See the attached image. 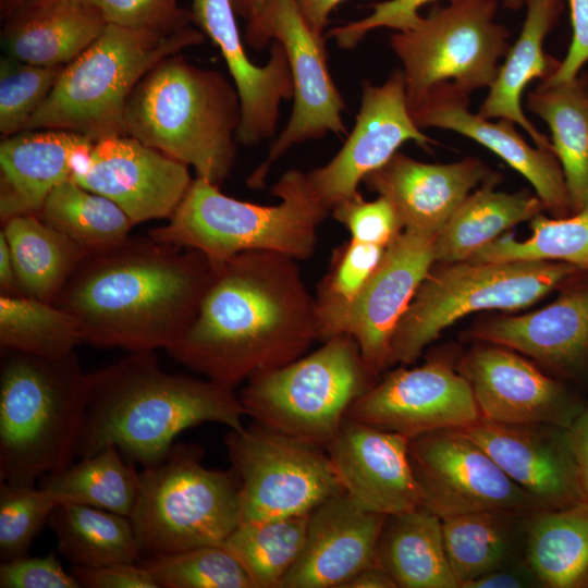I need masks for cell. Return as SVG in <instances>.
Here are the masks:
<instances>
[{"instance_id":"2","label":"cell","mask_w":588,"mask_h":588,"mask_svg":"<svg viewBox=\"0 0 588 588\" xmlns=\"http://www.w3.org/2000/svg\"><path fill=\"white\" fill-rule=\"evenodd\" d=\"M216 267L197 249L128 236L88 255L53 304L75 317L85 343L167 350L195 317Z\"/></svg>"},{"instance_id":"45","label":"cell","mask_w":588,"mask_h":588,"mask_svg":"<svg viewBox=\"0 0 588 588\" xmlns=\"http://www.w3.org/2000/svg\"><path fill=\"white\" fill-rule=\"evenodd\" d=\"M65 65L42 66L1 60L0 131L12 136L24 131L32 115L52 90Z\"/></svg>"},{"instance_id":"21","label":"cell","mask_w":588,"mask_h":588,"mask_svg":"<svg viewBox=\"0 0 588 588\" xmlns=\"http://www.w3.org/2000/svg\"><path fill=\"white\" fill-rule=\"evenodd\" d=\"M588 274L562 287L551 304L518 316H495L480 322L470 336L525 355L556 378L588 379Z\"/></svg>"},{"instance_id":"40","label":"cell","mask_w":588,"mask_h":588,"mask_svg":"<svg viewBox=\"0 0 588 588\" xmlns=\"http://www.w3.org/2000/svg\"><path fill=\"white\" fill-rule=\"evenodd\" d=\"M520 515L525 514L479 511L442 518L445 550L460 588L506 565L512 523Z\"/></svg>"},{"instance_id":"24","label":"cell","mask_w":588,"mask_h":588,"mask_svg":"<svg viewBox=\"0 0 588 588\" xmlns=\"http://www.w3.org/2000/svg\"><path fill=\"white\" fill-rule=\"evenodd\" d=\"M232 0H193V22L219 47L241 102L236 143L257 145L275 134L280 103L294 96V84L282 45L271 41L268 62L248 59L238 33Z\"/></svg>"},{"instance_id":"33","label":"cell","mask_w":588,"mask_h":588,"mask_svg":"<svg viewBox=\"0 0 588 588\" xmlns=\"http://www.w3.org/2000/svg\"><path fill=\"white\" fill-rule=\"evenodd\" d=\"M525 563L546 588H588V501L529 514Z\"/></svg>"},{"instance_id":"12","label":"cell","mask_w":588,"mask_h":588,"mask_svg":"<svg viewBox=\"0 0 588 588\" xmlns=\"http://www.w3.org/2000/svg\"><path fill=\"white\" fill-rule=\"evenodd\" d=\"M241 480V523L310 513L344 492L326 449L260 424L224 438Z\"/></svg>"},{"instance_id":"30","label":"cell","mask_w":588,"mask_h":588,"mask_svg":"<svg viewBox=\"0 0 588 588\" xmlns=\"http://www.w3.org/2000/svg\"><path fill=\"white\" fill-rule=\"evenodd\" d=\"M376 562L400 588H460L451 568L442 519L424 505L385 517Z\"/></svg>"},{"instance_id":"3","label":"cell","mask_w":588,"mask_h":588,"mask_svg":"<svg viewBox=\"0 0 588 588\" xmlns=\"http://www.w3.org/2000/svg\"><path fill=\"white\" fill-rule=\"evenodd\" d=\"M245 416L233 389L167 372L155 351L133 352L87 373L76 456L113 445L148 468L166 458L182 431L205 422L242 430Z\"/></svg>"},{"instance_id":"35","label":"cell","mask_w":588,"mask_h":588,"mask_svg":"<svg viewBox=\"0 0 588 588\" xmlns=\"http://www.w3.org/2000/svg\"><path fill=\"white\" fill-rule=\"evenodd\" d=\"M57 551L71 565L96 567L118 562H139L143 553L130 517L102 509L63 503L47 524Z\"/></svg>"},{"instance_id":"37","label":"cell","mask_w":588,"mask_h":588,"mask_svg":"<svg viewBox=\"0 0 588 588\" xmlns=\"http://www.w3.org/2000/svg\"><path fill=\"white\" fill-rule=\"evenodd\" d=\"M37 216L76 242L88 255L119 245L135 225L119 205L84 188L73 179L50 192Z\"/></svg>"},{"instance_id":"32","label":"cell","mask_w":588,"mask_h":588,"mask_svg":"<svg viewBox=\"0 0 588 588\" xmlns=\"http://www.w3.org/2000/svg\"><path fill=\"white\" fill-rule=\"evenodd\" d=\"M527 108L549 125L565 179L572 213L588 205V76L548 84L527 95Z\"/></svg>"},{"instance_id":"34","label":"cell","mask_w":588,"mask_h":588,"mask_svg":"<svg viewBox=\"0 0 588 588\" xmlns=\"http://www.w3.org/2000/svg\"><path fill=\"white\" fill-rule=\"evenodd\" d=\"M2 224L22 294L53 303L88 254L37 215L16 216Z\"/></svg>"},{"instance_id":"19","label":"cell","mask_w":588,"mask_h":588,"mask_svg":"<svg viewBox=\"0 0 588 588\" xmlns=\"http://www.w3.org/2000/svg\"><path fill=\"white\" fill-rule=\"evenodd\" d=\"M73 180L114 201L135 224L170 218L193 182L185 163L128 135L95 142Z\"/></svg>"},{"instance_id":"29","label":"cell","mask_w":588,"mask_h":588,"mask_svg":"<svg viewBox=\"0 0 588 588\" xmlns=\"http://www.w3.org/2000/svg\"><path fill=\"white\" fill-rule=\"evenodd\" d=\"M523 1L526 16L522 30L509 49L478 114L488 120L499 118L518 124L530 135L535 146L553 150L550 139L525 115L522 95L532 79H546L559 63L543 52V41L558 24L564 5L562 0Z\"/></svg>"},{"instance_id":"4","label":"cell","mask_w":588,"mask_h":588,"mask_svg":"<svg viewBox=\"0 0 588 588\" xmlns=\"http://www.w3.org/2000/svg\"><path fill=\"white\" fill-rule=\"evenodd\" d=\"M240 121L236 88L177 53L139 81L124 113L125 135L192 166L197 177L218 186L234 166Z\"/></svg>"},{"instance_id":"47","label":"cell","mask_w":588,"mask_h":588,"mask_svg":"<svg viewBox=\"0 0 588 588\" xmlns=\"http://www.w3.org/2000/svg\"><path fill=\"white\" fill-rule=\"evenodd\" d=\"M109 24L171 34L188 27L192 11L177 0H94Z\"/></svg>"},{"instance_id":"49","label":"cell","mask_w":588,"mask_h":588,"mask_svg":"<svg viewBox=\"0 0 588 588\" xmlns=\"http://www.w3.org/2000/svg\"><path fill=\"white\" fill-rule=\"evenodd\" d=\"M1 588H81L75 577L65 572L58 558L22 556L2 561Z\"/></svg>"},{"instance_id":"16","label":"cell","mask_w":588,"mask_h":588,"mask_svg":"<svg viewBox=\"0 0 588 588\" xmlns=\"http://www.w3.org/2000/svg\"><path fill=\"white\" fill-rule=\"evenodd\" d=\"M481 417L503 424H552L568 428L587 405L562 379L542 372L522 354L479 343L460 359Z\"/></svg>"},{"instance_id":"9","label":"cell","mask_w":588,"mask_h":588,"mask_svg":"<svg viewBox=\"0 0 588 588\" xmlns=\"http://www.w3.org/2000/svg\"><path fill=\"white\" fill-rule=\"evenodd\" d=\"M203 458L198 444L177 443L139 473L130 518L143 558L223 544L241 524L238 475L208 468Z\"/></svg>"},{"instance_id":"51","label":"cell","mask_w":588,"mask_h":588,"mask_svg":"<svg viewBox=\"0 0 588 588\" xmlns=\"http://www.w3.org/2000/svg\"><path fill=\"white\" fill-rule=\"evenodd\" d=\"M572 41L563 61H559L554 72L546 79L548 84H559L575 78L588 61V0H568Z\"/></svg>"},{"instance_id":"56","label":"cell","mask_w":588,"mask_h":588,"mask_svg":"<svg viewBox=\"0 0 588 588\" xmlns=\"http://www.w3.org/2000/svg\"><path fill=\"white\" fill-rule=\"evenodd\" d=\"M0 287L1 294L23 295L14 267L13 257L3 232H0Z\"/></svg>"},{"instance_id":"11","label":"cell","mask_w":588,"mask_h":588,"mask_svg":"<svg viewBox=\"0 0 588 588\" xmlns=\"http://www.w3.org/2000/svg\"><path fill=\"white\" fill-rule=\"evenodd\" d=\"M497 9V0H449L433 5L414 28L391 35L408 108L438 85L467 97L492 85L510 49L507 27L494 21Z\"/></svg>"},{"instance_id":"28","label":"cell","mask_w":588,"mask_h":588,"mask_svg":"<svg viewBox=\"0 0 588 588\" xmlns=\"http://www.w3.org/2000/svg\"><path fill=\"white\" fill-rule=\"evenodd\" d=\"M108 22L93 3L79 0H30L5 17L3 42L20 62L65 65L83 53Z\"/></svg>"},{"instance_id":"7","label":"cell","mask_w":588,"mask_h":588,"mask_svg":"<svg viewBox=\"0 0 588 588\" xmlns=\"http://www.w3.org/2000/svg\"><path fill=\"white\" fill-rule=\"evenodd\" d=\"M204 40L205 34L189 26L163 34L108 23L83 53L65 64L24 131H69L94 142L125 135V108L139 81L164 58Z\"/></svg>"},{"instance_id":"43","label":"cell","mask_w":588,"mask_h":588,"mask_svg":"<svg viewBox=\"0 0 588 588\" xmlns=\"http://www.w3.org/2000/svg\"><path fill=\"white\" fill-rule=\"evenodd\" d=\"M139 563L158 588H255L244 567L223 544L146 556Z\"/></svg>"},{"instance_id":"39","label":"cell","mask_w":588,"mask_h":588,"mask_svg":"<svg viewBox=\"0 0 588 588\" xmlns=\"http://www.w3.org/2000/svg\"><path fill=\"white\" fill-rule=\"evenodd\" d=\"M83 342L75 317L53 303L26 295H0L2 350L62 358Z\"/></svg>"},{"instance_id":"55","label":"cell","mask_w":588,"mask_h":588,"mask_svg":"<svg viewBox=\"0 0 588 588\" xmlns=\"http://www.w3.org/2000/svg\"><path fill=\"white\" fill-rule=\"evenodd\" d=\"M342 588H396L388 572L376 560L351 577Z\"/></svg>"},{"instance_id":"52","label":"cell","mask_w":588,"mask_h":588,"mask_svg":"<svg viewBox=\"0 0 588 588\" xmlns=\"http://www.w3.org/2000/svg\"><path fill=\"white\" fill-rule=\"evenodd\" d=\"M585 499L588 501V405L567 428Z\"/></svg>"},{"instance_id":"41","label":"cell","mask_w":588,"mask_h":588,"mask_svg":"<svg viewBox=\"0 0 588 588\" xmlns=\"http://www.w3.org/2000/svg\"><path fill=\"white\" fill-rule=\"evenodd\" d=\"M530 237L520 241L512 234H502L468 260L560 261L573 265L588 274V205L566 217L548 218L540 213L530 220Z\"/></svg>"},{"instance_id":"48","label":"cell","mask_w":588,"mask_h":588,"mask_svg":"<svg viewBox=\"0 0 588 588\" xmlns=\"http://www.w3.org/2000/svg\"><path fill=\"white\" fill-rule=\"evenodd\" d=\"M436 0H387L370 5L372 12L358 21L331 28L332 37L341 49H353L371 30L388 27L404 32L414 28L421 20L419 10ZM512 7L516 0H507Z\"/></svg>"},{"instance_id":"20","label":"cell","mask_w":588,"mask_h":588,"mask_svg":"<svg viewBox=\"0 0 588 588\" xmlns=\"http://www.w3.org/2000/svg\"><path fill=\"white\" fill-rule=\"evenodd\" d=\"M462 429L543 510L587 501L567 428L480 418Z\"/></svg>"},{"instance_id":"8","label":"cell","mask_w":588,"mask_h":588,"mask_svg":"<svg viewBox=\"0 0 588 588\" xmlns=\"http://www.w3.org/2000/svg\"><path fill=\"white\" fill-rule=\"evenodd\" d=\"M583 274L560 261L436 262L395 329L391 365L414 364L426 346L466 315L527 308Z\"/></svg>"},{"instance_id":"25","label":"cell","mask_w":588,"mask_h":588,"mask_svg":"<svg viewBox=\"0 0 588 588\" xmlns=\"http://www.w3.org/2000/svg\"><path fill=\"white\" fill-rule=\"evenodd\" d=\"M495 175L478 158L425 163L396 151L363 182L393 205L404 229L437 236L463 200Z\"/></svg>"},{"instance_id":"10","label":"cell","mask_w":588,"mask_h":588,"mask_svg":"<svg viewBox=\"0 0 588 588\" xmlns=\"http://www.w3.org/2000/svg\"><path fill=\"white\" fill-rule=\"evenodd\" d=\"M240 400L255 422L327 449L352 403L375 382L348 334L315 352L250 377Z\"/></svg>"},{"instance_id":"31","label":"cell","mask_w":588,"mask_h":588,"mask_svg":"<svg viewBox=\"0 0 588 588\" xmlns=\"http://www.w3.org/2000/svg\"><path fill=\"white\" fill-rule=\"evenodd\" d=\"M498 182L495 175L481 184L453 212L436 237V262L468 260L510 228L544 210L536 193L495 191Z\"/></svg>"},{"instance_id":"53","label":"cell","mask_w":588,"mask_h":588,"mask_svg":"<svg viewBox=\"0 0 588 588\" xmlns=\"http://www.w3.org/2000/svg\"><path fill=\"white\" fill-rule=\"evenodd\" d=\"M529 577L536 578L527 565L523 571L503 566L481 575L463 588H520L529 586Z\"/></svg>"},{"instance_id":"15","label":"cell","mask_w":588,"mask_h":588,"mask_svg":"<svg viewBox=\"0 0 588 588\" xmlns=\"http://www.w3.org/2000/svg\"><path fill=\"white\" fill-rule=\"evenodd\" d=\"M346 417L408 439L482 418L467 379L444 356L385 373L352 403Z\"/></svg>"},{"instance_id":"5","label":"cell","mask_w":588,"mask_h":588,"mask_svg":"<svg viewBox=\"0 0 588 588\" xmlns=\"http://www.w3.org/2000/svg\"><path fill=\"white\" fill-rule=\"evenodd\" d=\"M77 356L45 358L2 350L0 480L34 486L73 464L86 405Z\"/></svg>"},{"instance_id":"58","label":"cell","mask_w":588,"mask_h":588,"mask_svg":"<svg viewBox=\"0 0 588 588\" xmlns=\"http://www.w3.org/2000/svg\"><path fill=\"white\" fill-rule=\"evenodd\" d=\"M28 1L30 0H0L1 11L4 14V17Z\"/></svg>"},{"instance_id":"18","label":"cell","mask_w":588,"mask_h":588,"mask_svg":"<svg viewBox=\"0 0 588 588\" xmlns=\"http://www.w3.org/2000/svg\"><path fill=\"white\" fill-rule=\"evenodd\" d=\"M436 237L404 229L385 248L345 319L342 333L356 341L365 368L376 380L391 366L395 329L436 264Z\"/></svg>"},{"instance_id":"38","label":"cell","mask_w":588,"mask_h":588,"mask_svg":"<svg viewBox=\"0 0 588 588\" xmlns=\"http://www.w3.org/2000/svg\"><path fill=\"white\" fill-rule=\"evenodd\" d=\"M309 513L241 523L223 542L255 588H280L306 541Z\"/></svg>"},{"instance_id":"57","label":"cell","mask_w":588,"mask_h":588,"mask_svg":"<svg viewBox=\"0 0 588 588\" xmlns=\"http://www.w3.org/2000/svg\"><path fill=\"white\" fill-rule=\"evenodd\" d=\"M234 11L240 13L246 21L257 16L261 9L262 0H232Z\"/></svg>"},{"instance_id":"54","label":"cell","mask_w":588,"mask_h":588,"mask_svg":"<svg viewBox=\"0 0 588 588\" xmlns=\"http://www.w3.org/2000/svg\"><path fill=\"white\" fill-rule=\"evenodd\" d=\"M344 0H297L301 13L308 26L322 35L331 11Z\"/></svg>"},{"instance_id":"23","label":"cell","mask_w":588,"mask_h":588,"mask_svg":"<svg viewBox=\"0 0 588 588\" xmlns=\"http://www.w3.org/2000/svg\"><path fill=\"white\" fill-rule=\"evenodd\" d=\"M469 97L442 84L431 88L409 107L415 124L451 130L485 146L519 172L553 217L572 215L561 164L551 149L530 146L515 128V123L500 119L494 123L468 109Z\"/></svg>"},{"instance_id":"59","label":"cell","mask_w":588,"mask_h":588,"mask_svg":"<svg viewBox=\"0 0 588 588\" xmlns=\"http://www.w3.org/2000/svg\"><path fill=\"white\" fill-rule=\"evenodd\" d=\"M79 1H84V2H88V3H93V4H94V0H79Z\"/></svg>"},{"instance_id":"36","label":"cell","mask_w":588,"mask_h":588,"mask_svg":"<svg viewBox=\"0 0 588 588\" xmlns=\"http://www.w3.org/2000/svg\"><path fill=\"white\" fill-rule=\"evenodd\" d=\"M40 488L59 504L94 506L131 517L139 491V473L109 445L76 464L44 477Z\"/></svg>"},{"instance_id":"6","label":"cell","mask_w":588,"mask_h":588,"mask_svg":"<svg viewBox=\"0 0 588 588\" xmlns=\"http://www.w3.org/2000/svg\"><path fill=\"white\" fill-rule=\"evenodd\" d=\"M277 205L230 197L196 177L166 225L148 231L157 241L204 253L213 264L249 250H270L297 260L315 252L319 225L330 209L318 198L307 173L285 172L272 186Z\"/></svg>"},{"instance_id":"26","label":"cell","mask_w":588,"mask_h":588,"mask_svg":"<svg viewBox=\"0 0 588 588\" xmlns=\"http://www.w3.org/2000/svg\"><path fill=\"white\" fill-rule=\"evenodd\" d=\"M385 517L345 492L326 500L309 513L304 549L280 588H342L375 561Z\"/></svg>"},{"instance_id":"13","label":"cell","mask_w":588,"mask_h":588,"mask_svg":"<svg viewBox=\"0 0 588 588\" xmlns=\"http://www.w3.org/2000/svg\"><path fill=\"white\" fill-rule=\"evenodd\" d=\"M246 42L261 50L279 41L291 69L294 96L290 120L272 143L265 161L248 177L250 188H262L271 166L294 145L345 132V103L328 66L322 35L304 20L297 0H262L256 17L246 23Z\"/></svg>"},{"instance_id":"1","label":"cell","mask_w":588,"mask_h":588,"mask_svg":"<svg viewBox=\"0 0 588 588\" xmlns=\"http://www.w3.org/2000/svg\"><path fill=\"white\" fill-rule=\"evenodd\" d=\"M318 340L315 296L297 259L249 250L217 264L195 317L166 351L191 370L234 389L302 357Z\"/></svg>"},{"instance_id":"46","label":"cell","mask_w":588,"mask_h":588,"mask_svg":"<svg viewBox=\"0 0 588 588\" xmlns=\"http://www.w3.org/2000/svg\"><path fill=\"white\" fill-rule=\"evenodd\" d=\"M330 213L360 243L387 248L404 230L393 205L383 196L365 200L357 192L335 204Z\"/></svg>"},{"instance_id":"50","label":"cell","mask_w":588,"mask_h":588,"mask_svg":"<svg viewBox=\"0 0 588 588\" xmlns=\"http://www.w3.org/2000/svg\"><path fill=\"white\" fill-rule=\"evenodd\" d=\"M81 588H158L139 562H118L96 567L71 565Z\"/></svg>"},{"instance_id":"42","label":"cell","mask_w":588,"mask_h":588,"mask_svg":"<svg viewBox=\"0 0 588 588\" xmlns=\"http://www.w3.org/2000/svg\"><path fill=\"white\" fill-rule=\"evenodd\" d=\"M385 248L350 240L333 252L315 296L320 341L343 334L345 319L381 262Z\"/></svg>"},{"instance_id":"27","label":"cell","mask_w":588,"mask_h":588,"mask_svg":"<svg viewBox=\"0 0 588 588\" xmlns=\"http://www.w3.org/2000/svg\"><path fill=\"white\" fill-rule=\"evenodd\" d=\"M94 144L89 137L61 130L23 131L2 140L1 222L38 215L50 192L85 168Z\"/></svg>"},{"instance_id":"22","label":"cell","mask_w":588,"mask_h":588,"mask_svg":"<svg viewBox=\"0 0 588 588\" xmlns=\"http://www.w3.org/2000/svg\"><path fill=\"white\" fill-rule=\"evenodd\" d=\"M326 450L358 507L388 516L422 505L407 437L345 417Z\"/></svg>"},{"instance_id":"44","label":"cell","mask_w":588,"mask_h":588,"mask_svg":"<svg viewBox=\"0 0 588 588\" xmlns=\"http://www.w3.org/2000/svg\"><path fill=\"white\" fill-rule=\"evenodd\" d=\"M58 505L42 488L1 482L0 556L2 561L28 555L36 536Z\"/></svg>"},{"instance_id":"17","label":"cell","mask_w":588,"mask_h":588,"mask_svg":"<svg viewBox=\"0 0 588 588\" xmlns=\"http://www.w3.org/2000/svg\"><path fill=\"white\" fill-rule=\"evenodd\" d=\"M407 140L422 147L433 143L411 115L403 71H394L380 86L364 81L352 132L327 164L306 172L309 183L331 211L335 204L356 194L359 182Z\"/></svg>"},{"instance_id":"14","label":"cell","mask_w":588,"mask_h":588,"mask_svg":"<svg viewBox=\"0 0 588 588\" xmlns=\"http://www.w3.org/2000/svg\"><path fill=\"white\" fill-rule=\"evenodd\" d=\"M408 456L422 505L441 519L479 511L526 515L543 510L463 429L409 438Z\"/></svg>"}]
</instances>
